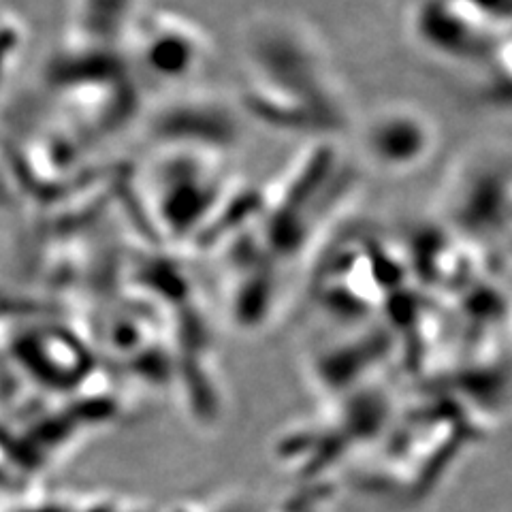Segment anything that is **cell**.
<instances>
[{"label":"cell","mask_w":512,"mask_h":512,"mask_svg":"<svg viewBox=\"0 0 512 512\" xmlns=\"http://www.w3.org/2000/svg\"><path fill=\"white\" fill-rule=\"evenodd\" d=\"M248 101L256 114L288 128H316L306 107L316 111L327 128L344 124L346 111L327 75V62L301 30L278 24L256 30L250 41Z\"/></svg>","instance_id":"cell-1"},{"label":"cell","mask_w":512,"mask_h":512,"mask_svg":"<svg viewBox=\"0 0 512 512\" xmlns=\"http://www.w3.org/2000/svg\"><path fill=\"white\" fill-rule=\"evenodd\" d=\"M128 32L135 64L146 75L178 82L197 71L207 56V39L190 22L173 13L143 15Z\"/></svg>","instance_id":"cell-2"},{"label":"cell","mask_w":512,"mask_h":512,"mask_svg":"<svg viewBox=\"0 0 512 512\" xmlns=\"http://www.w3.org/2000/svg\"><path fill=\"white\" fill-rule=\"evenodd\" d=\"M436 133L412 107H387L365 126V156L387 173H408L423 165L434 148Z\"/></svg>","instance_id":"cell-3"}]
</instances>
